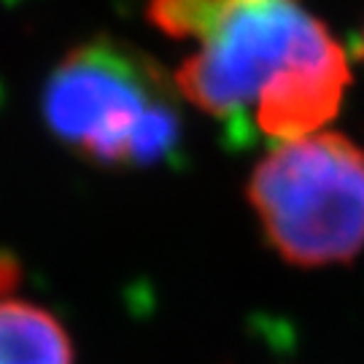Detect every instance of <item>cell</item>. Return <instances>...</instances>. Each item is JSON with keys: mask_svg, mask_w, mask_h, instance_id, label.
<instances>
[{"mask_svg": "<svg viewBox=\"0 0 364 364\" xmlns=\"http://www.w3.org/2000/svg\"><path fill=\"white\" fill-rule=\"evenodd\" d=\"M146 16L168 38L195 41L173 81L213 119L254 111L291 70L340 46L305 0H149Z\"/></svg>", "mask_w": 364, "mask_h": 364, "instance_id": "cell-1", "label": "cell"}, {"mask_svg": "<svg viewBox=\"0 0 364 364\" xmlns=\"http://www.w3.org/2000/svg\"><path fill=\"white\" fill-rule=\"evenodd\" d=\"M173 73L130 41H84L57 63L41 95L43 122L68 151L103 170H146L181 141Z\"/></svg>", "mask_w": 364, "mask_h": 364, "instance_id": "cell-2", "label": "cell"}, {"mask_svg": "<svg viewBox=\"0 0 364 364\" xmlns=\"http://www.w3.org/2000/svg\"><path fill=\"white\" fill-rule=\"evenodd\" d=\"M262 240L299 270L351 264L364 254V146L338 130L273 144L246 178Z\"/></svg>", "mask_w": 364, "mask_h": 364, "instance_id": "cell-3", "label": "cell"}, {"mask_svg": "<svg viewBox=\"0 0 364 364\" xmlns=\"http://www.w3.org/2000/svg\"><path fill=\"white\" fill-rule=\"evenodd\" d=\"M0 364H76V348L65 324L52 311L3 297Z\"/></svg>", "mask_w": 364, "mask_h": 364, "instance_id": "cell-4", "label": "cell"}, {"mask_svg": "<svg viewBox=\"0 0 364 364\" xmlns=\"http://www.w3.org/2000/svg\"><path fill=\"white\" fill-rule=\"evenodd\" d=\"M16 284H19V262L9 254H0V299L9 297Z\"/></svg>", "mask_w": 364, "mask_h": 364, "instance_id": "cell-5", "label": "cell"}, {"mask_svg": "<svg viewBox=\"0 0 364 364\" xmlns=\"http://www.w3.org/2000/svg\"><path fill=\"white\" fill-rule=\"evenodd\" d=\"M362 52H364V33H362Z\"/></svg>", "mask_w": 364, "mask_h": 364, "instance_id": "cell-6", "label": "cell"}]
</instances>
